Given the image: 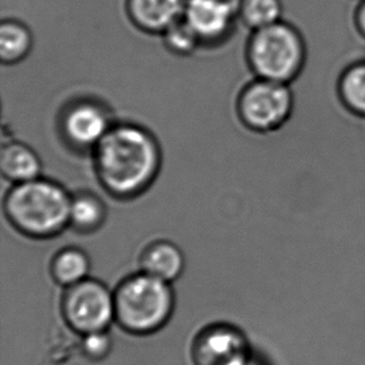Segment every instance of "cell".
I'll return each instance as SVG.
<instances>
[{"mask_svg": "<svg viewBox=\"0 0 365 365\" xmlns=\"http://www.w3.org/2000/svg\"><path fill=\"white\" fill-rule=\"evenodd\" d=\"M104 203L93 193H78L71 197L70 226L80 233L94 232L104 223Z\"/></svg>", "mask_w": 365, "mask_h": 365, "instance_id": "cell-15", "label": "cell"}, {"mask_svg": "<svg viewBox=\"0 0 365 365\" xmlns=\"http://www.w3.org/2000/svg\"><path fill=\"white\" fill-rule=\"evenodd\" d=\"M353 25L356 34L365 40V0H359L353 11Z\"/></svg>", "mask_w": 365, "mask_h": 365, "instance_id": "cell-20", "label": "cell"}, {"mask_svg": "<svg viewBox=\"0 0 365 365\" xmlns=\"http://www.w3.org/2000/svg\"><path fill=\"white\" fill-rule=\"evenodd\" d=\"M81 351L91 361H101L111 351V339L106 331H94L83 336Z\"/></svg>", "mask_w": 365, "mask_h": 365, "instance_id": "cell-19", "label": "cell"}, {"mask_svg": "<svg viewBox=\"0 0 365 365\" xmlns=\"http://www.w3.org/2000/svg\"><path fill=\"white\" fill-rule=\"evenodd\" d=\"M141 269L150 276L173 283L181 276L185 267L182 252L168 241L153 242L143 251Z\"/></svg>", "mask_w": 365, "mask_h": 365, "instance_id": "cell-11", "label": "cell"}, {"mask_svg": "<svg viewBox=\"0 0 365 365\" xmlns=\"http://www.w3.org/2000/svg\"><path fill=\"white\" fill-rule=\"evenodd\" d=\"M128 21L138 31L148 35H161L182 19L185 0H125Z\"/></svg>", "mask_w": 365, "mask_h": 365, "instance_id": "cell-10", "label": "cell"}, {"mask_svg": "<svg viewBox=\"0 0 365 365\" xmlns=\"http://www.w3.org/2000/svg\"><path fill=\"white\" fill-rule=\"evenodd\" d=\"M115 319L123 331L151 334L173 314L175 296L168 282L141 272L120 283L114 293Z\"/></svg>", "mask_w": 365, "mask_h": 365, "instance_id": "cell-4", "label": "cell"}, {"mask_svg": "<svg viewBox=\"0 0 365 365\" xmlns=\"http://www.w3.org/2000/svg\"><path fill=\"white\" fill-rule=\"evenodd\" d=\"M34 46V35L24 21L15 18L1 20L0 24V61L4 65L21 63Z\"/></svg>", "mask_w": 365, "mask_h": 365, "instance_id": "cell-13", "label": "cell"}, {"mask_svg": "<svg viewBox=\"0 0 365 365\" xmlns=\"http://www.w3.org/2000/svg\"><path fill=\"white\" fill-rule=\"evenodd\" d=\"M238 21L250 31L283 19L282 0H237Z\"/></svg>", "mask_w": 365, "mask_h": 365, "instance_id": "cell-16", "label": "cell"}, {"mask_svg": "<svg viewBox=\"0 0 365 365\" xmlns=\"http://www.w3.org/2000/svg\"><path fill=\"white\" fill-rule=\"evenodd\" d=\"M161 39L168 51L178 56H190L198 48H201L197 35L193 33L191 26L183 18L171 28H168L161 35Z\"/></svg>", "mask_w": 365, "mask_h": 365, "instance_id": "cell-18", "label": "cell"}, {"mask_svg": "<svg viewBox=\"0 0 365 365\" xmlns=\"http://www.w3.org/2000/svg\"><path fill=\"white\" fill-rule=\"evenodd\" d=\"M0 171L13 185L39 178L41 163L33 148L25 143H4L0 153Z\"/></svg>", "mask_w": 365, "mask_h": 365, "instance_id": "cell-12", "label": "cell"}, {"mask_svg": "<svg viewBox=\"0 0 365 365\" xmlns=\"http://www.w3.org/2000/svg\"><path fill=\"white\" fill-rule=\"evenodd\" d=\"M71 197L59 183L35 178L11 186L4 198V212L23 235L53 237L70 225Z\"/></svg>", "mask_w": 365, "mask_h": 365, "instance_id": "cell-2", "label": "cell"}, {"mask_svg": "<svg viewBox=\"0 0 365 365\" xmlns=\"http://www.w3.org/2000/svg\"><path fill=\"white\" fill-rule=\"evenodd\" d=\"M245 55L247 64L258 79L291 85L303 73L308 51L301 30L282 19L251 31Z\"/></svg>", "mask_w": 365, "mask_h": 365, "instance_id": "cell-3", "label": "cell"}, {"mask_svg": "<svg viewBox=\"0 0 365 365\" xmlns=\"http://www.w3.org/2000/svg\"><path fill=\"white\" fill-rule=\"evenodd\" d=\"M61 308L68 326L81 336L106 331L115 319L114 293L101 282L86 278L68 287Z\"/></svg>", "mask_w": 365, "mask_h": 365, "instance_id": "cell-6", "label": "cell"}, {"mask_svg": "<svg viewBox=\"0 0 365 365\" xmlns=\"http://www.w3.org/2000/svg\"><path fill=\"white\" fill-rule=\"evenodd\" d=\"M113 128L109 113L103 105L81 100L70 105L61 118V131L70 145L75 148H96Z\"/></svg>", "mask_w": 365, "mask_h": 365, "instance_id": "cell-9", "label": "cell"}, {"mask_svg": "<svg viewBox=\"0 0 365 365\" xmlns=\"http://www.w3.org/2000/svg\"><path fill=\"white\" fill-rule=\"evenodd\" d=\"M90 262L84 252L78 248H65L51 263V274L56 283L71 287L88 278Z\"/></svg>", "mask_w": 365, "mask_h": 365, "instance_id": "cell-17", "label": "cell"}, {"mask_svg": "<svg viewBox=\"0 0 365 365\" xmlns=\"http://www.w3.org/2000/svg\"><path fill=\"white\" fill-rule=\"evenodd\" d=\"M336 95L349 114L365 120V60H356L341 70Z\"/></svg>", "mask_w": 365, "mask_h": 365, "instance_id": "cell-14", "label": "cell"}, {"mask_svg": "<svg viewBox=\"0 0 365 365\" xmlns=\"http://www.w3.org/2000/svg\"><path fill=\"white\" fill-rule=\"evenodd\" d=\"M237 109L240 119L250 130L272 133L291 119L294 95L288 84L256 78L241 91Z\"/></svg>", "mask_w": 365, "mask_h": 365, "instance_id": "cell-5", "label": "cell"}, {"mask_svg": "<svg viewBox=\"0 0 365 365\" xmlns=\"http://www.w3.org/2000/svg\"><path fill=\"white\" fill-rule=\"evenodd\" d=\"M247 365H258L257 364L256 361H255V359H252L251 361H250V363H248V364Z\"/></svg>", "mask_w": 365, "mask_h": 365, "instance_id": "cell-21", "label": "cell"}, {"mask_svg": "<svg viewBox=\"0 0 365 365\" xmlns=\"http://www.w3.org/2000/svg\"><path fill=\"white\" fill-rule=\"evenodd\" d=\"M185 1H186V3H187V1H190V0H185Z\"/></svg>", "mask_w": 365, "mask_h": 365, "instance_id": "cell-22", "label": "cell"}, {"mask_svg": "<svg viewBox=\"0 0 365 365\" xmlns=\"http://www.w3.org/2000/svg\"><path fill=\"white\" fill-rule=\"evenodd\" d=\"M252 359L246 336L235 327H207L193 341L195 365H247Z\"/></svg>", "mask_w": 365, "mask_h": 365, "instance_id": "cell-8", "label": "cell"}, {"mask_svg": "<svg viewBox=\"0 0 365 365\" xmlns=\"http://www.w3.org/2000/svg\"><path fill=\"white\" fill-rule=\"evenodd\" d=\"M158 143L148 130L133 123L113 125L94 148V166L101 186L115 197L143 193L158 176Z\"/></svg>", "mask_w": 365, "mask_h": 365, "instance_id": "cell-1", "label": "cell"}, {"mask_svg": "<svg viewBox=\"0 0 365 365\" xmlns=\"http://www.w3.org/2000/svg\"><path fill=\"white\" fill-rule=\"evenodd\" d=\"M183 19L197 35L201 48L220 46L240 23L237 0H190Z\"/></svg>", "mask_w": 365, "mask_h": 365, "instance_id": "cell-7", "label": "cell"}]
</instances>
